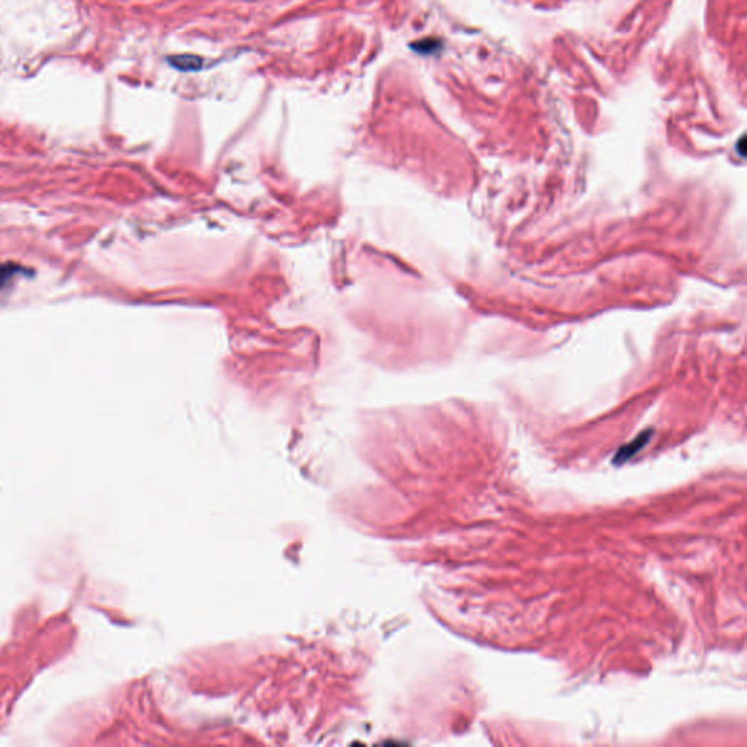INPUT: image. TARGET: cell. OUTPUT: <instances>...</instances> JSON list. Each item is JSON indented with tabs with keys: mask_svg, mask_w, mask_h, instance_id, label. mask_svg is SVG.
Listing matches in <instances>:
<instances>
[{
	"mask_svg": "<svg viewBox=\"0 0 747 747\" xmlns=\"http://www.w3.org/2000/svg\"><path fill=\"white\" fill-rule=\"evenodd\" d=\"M171 65L177 68L179 70H183V72H196V70H200L202 69V59L197 55H191V54H181V55H176V57H171Z\"/></svg>",
	"mask_w": 747,
	"mask_h": 747,
	"instance_id": "2",
	"label": "cell"
},
{
	"mask_svg": "<svg viewBox=\"0 0 747 747\" xmlns=\"http://www.w3.org/2000/svg\"><path fill=\"white\" fill-rule=\"evenodd\" d=\"M651 434L650 433H645L642 435H640L634 443H630L625 447H622L618 452H616V457H615V463L616 465H622L625 463L626 460H629L630 457H634L642 447H645V444L648 443Z\"/></svg>",
	"mask_w": 747,
	"mask_h": 747,
	"instance_id": "1",
	"label": "cell"
}]
</instances>
